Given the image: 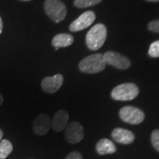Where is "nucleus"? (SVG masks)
<instances>
[{
    "label": "nucleus",
    "instance_id": "f257e3e1",
    "mask_svg": "<svg viewBox=\"0 0 159 159\" xmlns=\"http://www.w3.org/2000/svg\"><path fill=\"white\" fill-rule=\"evenodd\" d=\"M107 38V29L102 24H97L88 32L85 38V42L88 48L95 51L104 44Z\"/></svg>",
    "mask_w": 159,
    "mask_h": 159
},
{
    "label": "nucleus",
    "instance_id": "f03ea898",
    "mask_svg": "<svg viewBox=\"0 0 159 159\" xmlns=\"http://www.w3.org/2000/svg\"><path fill=\"white\" fill-rule=\"evenodd\" d=\"M106 63L102 54H94L85 57L79 63V69L85 74H96L104 70Z\"/></svg>",
    "mask_w": 159,
    "mask_h": 159
},
{
    "label": "nucleus",
    "instance_id": "7ed1b4c3",
    "mask_svg": "<svg viewBox=\"0 0 159 159\" xmlns=\"http://www.w3.org/2000/svg\"><path fill=\"white\" fill-rule=\"evenodd\" d=\"M139 93V89L136 84L127 83L115 87L111 91V97L115 100L129 101L136 98Z\"/></svg>",
    "mask_w": 159,
    "mask_h": 159
},
{
    "label": "nucleus",
    "instance_id": "20e7f679",
    "mask_svg": "<svg viewBox=\"0 0 159 159\" xmlns=\"http://www.w3.org/2000/svg\"><path fill=\"white\" fill-rule=\"evenodd\" d=\"M43 7L46 14L56 23L63 21L66 16V7L61 0H46Z\"/></svg>",
    "mask_w": 159,
    "mask_h": 159
},
{
    "label": "nucleus",
    "instance_id": "39448f33",
    "mask_svg": "<svg viewBox=\"0 0 159 159\" xmlns=\"http://www.w3.org/2000/svg\"><path fill=\"white\" fill-rule=\"evenodd\" d=\"M144 112L134 106H125L119 111V117L123 122L131 125H138L144 119Z\"/></svg>",
    "mask_w": 159,
    "mask_h": 159
},
{
    "label": "nucleus",
    "instance_id": "423d86ee",
    "mask_svg": "<svg viewBox=\"0 0 159 159\" xmlns=\"http://www.w3.org/2000/svg\"><path fill=\"white\" fill-rule=\"evenodd\" d=\"M106 64L111 65L115 68L125 70L130 67L131 62L128 57L120 53L114 51H108L103 55Z\"/></svg>",
    "mask_w": 159,
    "mask_h": 159
},
{
    "label": "nucleus",
    "instance_id": "0eeeda50",
    "mask_svg": "<svg viewBox=\"0 0 159 159\" xmlns=\"http://www.w3.org/2000/svg\"><path fill=\"white\" fill-rule=\"evenodd\" d=\"M65 138L70 144H77L84 138L83 126L78 122H72L65 128Z\"/></svg>",
    "mask_w": 159,
    "mask_h": 159
},
{
    "label": "nucleus",
    "instance_id": "6e6552de",
    "mask_svg": "<svg viewBox=\"0 0 159 159\" xmlns=\"http://www.w3.org/2000/svg\"><path fill=\"white\" fill-rule=\"evenodd\" d=\"M96 16L93 11H86L81 14L80 16L75 19L69 26V30L71 32H78L83 30L94 22Z\"/></svg>",
    "mask_w": 159,
    "mask_h": 159
},
{
    "label": "nucleus",
    "instance_id": "1a4fd4ad",
    "mask_svg": "<svg viewBox=\"0 0 159 159\" xmlns=\"http://www.w3.org/2000/svg\"><path fill=\"white\" fill-rule=\"evenodd\" d=\"M63 83L62 75L57 74L52 77H47L41 82V89L46 93L53 94L61 89Z\"/></svg>",
    "mask_w": 159,
    "mask_h": 159
},
{
    "label": "nucleus",
    "instance_id": "9d476101",
    "mask_svg": "<svg viewBox=\"0 0 159 159\" xmlns=\"http://www.w3.org/2000/svg\"><path fill=\"white\" fill-rule=\"evenodd\" d=\"M51 123L50 119L47 115H39L33 122V131L38 136H44L49 132L51 127Z\"/></svg>",
    "mask_w": 159,
    "mask_h": 159
},
{
    "label": "nucleus",
    "instance_id": "9b49d317",
    "mask_svg": "<svg viewBox=\"0 0 159 159\" xmlns=\"http://www.w3.org/2000/svg\"><path fill=\"white\" fill-rule=\"evenodd\" d=\"M112 138L119 144H129L134 142L135 136L132 132L124 128H117L112 131Z\"/></svg>",
    "mask_w": 159,
    "mask_h": 159
},
{
    "label": "nucleus",
    "instance_id": "f8f14e48",
    "mask_svg": "<svg viewBox=\"0 0 159 159\" xmlns=\"http://www.w3.org/2000/svg\"><path fill=\"white\" fill-rule=\"evenodd\" d=\"M68 120V113L64 110H60L57 111L56 114L54 115L51 125L53 130L57 131V132H61L66 128Z\"/></svg>",
    "mask_w": 159,
    "mask_h": 159
},
{
    "label": "nucleus",
    "instance_id": "ddd939ff",
    "mask_svg": "<svg viewBox=\"0 0 159 159\" xmlns=\"http://www.w3.org/2000/svg\"><path fill=\"white\" fill-rule=\"evenodd\" d=\"M97 153L99 155H106L114 153L116 151V148L114 142L107 139H100L96 145Z\"/></svg>",
    "mask_w": 159,
    "mask_h": 159
},
{
    "label": "nucleus",
    "instance_id": "4468645a",
    "mask_svg": "<svg viewBox=\"0 0 159 159\" xmlns=\"http://www.w3.org/2000/svg\"><path fill=\"white\" fill-rule=\"evenodd\" d=\"M74 42V38L70 34L67 33H61L57 34L52 39V44L53 47H57V48H63V47H67L71 45Z\"/></svg>",
    "mask_w": 159,
    "mask_h": 159
},
{
    "label": "nucleus",
    "instance_id": "2eb2a0df",
    "mask_svg": "<svg viewBox=\"0 0 159 159\" xmlns=\"http://www.w3.org/2000/svg\"><path fill=\"white\" fill-rule=\"evenodd\" d=\"M13 145L10 141L4 139L0 142V159H5L13 151Z\"/></svg>",
    "mask_w": 159,
    "mask_h": 159
},
{
    "label": "nucleus",
    "instance_id": "dca6fc26",
    "mask_svg": "<svg viewBox=\"0 0 159 159\" xmlns=\"http://www.w3.org/2000/svg\"><path fill=\"white\" fill-rule=\"evenodd\" d=\"M102 0H75L74 5L79 8H85L100 3Z\"/></svg>",
    "mask_w": 159,
    "mask_h": 159
},
{
    "label": "nucleus",
    "instance_id": "f3484780",
    "mask_svg": "<svg viewBox=\"0 0 159 159\" xmlns=\"http://www.w3.org/2000/svg\"><path fill=\"white\" fill-rule=\"evenodd\" d=\"M148 54L151 57H159V40L151 43Z\"/></svg>",
    "mask_w": 159,
    "mask_h": 159
},
{
    "label": "nucleus",
    "instance_id": "a211bd4d",
    "mask_svg": "<svg viewBox=\"0 0 159 159\" xmlns=\"http://www.w3.org/2000/svg\"><path fill=\"white\" fill-rule=\"evenodd\" d=\"M151 142L152 146L159 152V130H155L151 135Z\"/></svg>",
    "mask_w": 159,
    "mask_h": 159
},
{
    "label": "nucleus",
    "instance_id": "6ab92c4d",
    "mask_svg": "<svg viewBox=\"0 0 159 159\" xmlns=\"http://www.w3.org/2000/svg\"><path fill=\"white\" fill-rule=\"evenodd\" d=\"M148 28L153 33H159V20H155L149 23Z\"/></svg>",
    "mask_w": 159,
    "mask_h": 159
},
{
    "label": "nucleus",
    "instance_id": "aec40b11",
    "mask_svg": "<svg viewBox=\"0 0 159 159\" xmlns=\"http://www.w3.org/2000/svg\"><path fill=\"white\" fill-rule=\"evenodd\" d=\"M66 159H83V156L79 152L75 151V152L69 153L68 156H66Z\"/></svg>",
    "mask_w": 159,
    "mask_h": 159
},
{
    "label": "nucleus",
    "instance_id": "412c9836",
    "mask_svg": "<svg viewBox=\"0 0 159 159\" xmlns=\"http://www.w3.org/2000/svg\"><path fill=\"white\" fill-rule=\"evenodd\" d=\"M3 30V22H2V18L0 16V34L2 33Z\"/></svg>",
    "mask_w": 159,
    "mask_h": 159
},
{
    "label": "nucleus",
    "instance_id": "4be33fe9",
    "mask_svg": "<svg viewBox=\"0 0 159 159\" xmlns=\"http://www.w3.org/2000/svg\"><path fill=\"white\" fill-rule=\"evenodd\" d=\"M3 101H4V98H3V96L0 94V106H1L2 104L3 103Z\"/></svg>",
    "mask_w": 159,
    "mask_h": 159
},
{
    "label": "nucleus",
    "instance_id": "5701e85b",
    "mask_svg": "<svg viewBox=\"0 0 159 159\" xmlns=\"http://www.w3.org/2000/svg\"><path fill=\"white\" fill-rule=\"evenodd\" d=\"M2 137H3V131L0 129V141L2 140Z\"/></svg>",
    "mask_w": 159,
    "mask_h": 159
},
{
    "label": "nucleus",
    "instance_id": "b1692460",
    "mask_svg": "<svg viewBox=\"0 0 159 159\" xmlns=\"http://www.w3.org/2000/svg\"><path fill=\"white\" fill-rule=\"evenodd\" d=\"M146 1L151 2H159V0H146Z\"/></svg>",
    "mask_w": 159,
    "mask_h": 159
},
{
    "label": "nucleus",
    "instance_id": "393cba45",
    "mask_svg": "<svg viewBox=\"0 0 159 159\" xmlns=\"http://www.w3.org/2000/svg\"><path fill=\"white\" fill-rule=\"evenodd\" d=\"M20 1H24V2H28V1H31V0H20Z\"/></svg>",
    "mask_w": 159,
    "mask_h": 159
}]
</instances>
